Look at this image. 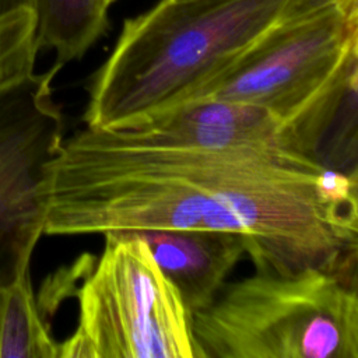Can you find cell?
Segmentation results:
<instances>
[{
	"label": "cell",
	"instance_id": "15",
	"mask_svg": "<svg viewBox=\"0 0 358 358\" xmlns=\"http://www.w3.org/2000/svg\"><path fill=\"white\" fill-rule=\"evenodd\" d=\"M1 289H3V288H0V302H1Z\"/></svg>",
	"mask_w": 358,
	"mask_h": 358
},
{
	"label": "cell",
	"instance_id": "4",
	"mask_svg": "<svg viewBox=\"0 0 358 358\" xmlns=\"http://www.w3.org/2000/svg\"><path fill=\"white\" fill-rule=\"evenodd\" d=\"M201 358H358L357 273L256 271L192 315Z\"/></svg>",
	"mask_w": 358,
	"mask_h": 358
},
{
	"label": "cell",
	"instance_id": "13",
	"mask_svg": "<svg viewBox=\"0 0 358 358\" xmlns=\"http://www.w3.org/2000/svg\"><path fill=\"white\" fill-rule=\"evenodd\" d=\"M32 3L34 0H0V17L25 7L32 8Z\"/></svg>",
	"mask_w": 358,
	"mask_h": 358
},
{
	"label": "cell",
	"instance_id": "11",
	"mask_svg": "<svg viewBox=\"0 0 358 358\" xmlns=\"http://www.w3.org/2000/svg\"><path fill=\"white\" fill-rule=\"evenodd\" d=\"M35 13L25 7L0 17V88L34 73L39 52Z\"/></svg>",
	"mask_w": 358,
	"mask_h": 358
},
{
	"label": "cell",
	"instance_id": "2",
	"mask_svg": "<svg viewBox=\"0 0 358 358\" xmlns=\"http://www.w3.org/2000/svg\"><path fill=\"white\" fill-rule=\"evenodd\" d=\"M357 83L358 0H345L278 20L190 101L259 106L302 152L326 166L357 172Z\"/></svg>",
	"mask_w": 358,
	"mask_h": 358
},
{
	"label": "cell",
	"instance_id": "10",
	"mask_svg": "<svg viewBox=\"0 0 358 358\" xmlns=\"http://www.w3.org/2000/svg\"><path fill=\"white\" fill-rule=\"evenodd\" d=\"M0 358H59V343L39 312L29 270L1 289Z\"/></svg>",
	"mask_w": 358,
	"mask_h": 358
},
{
	"label": "cell",
	"instance_id": "6",
	"mask_svg": "<svg viewBox=\"0 0 358 358\" xmlns=\"http://www.w3.org/2000/svg\"><path fill=\"white\" fill-rule=\"evenodd\" d=\"M62 67L0 88V288L29 270L43 235L49 166L64 138L52 91Z\"/></svg>",
	"mask_w": 358,
	"mask_h": 358
},
{
	"label": "cell",
	"instance_id": "7",
	"mask_svg": "<svg viewBox=\"0 0 358 358\" xmlns=\"http://www.w3.org/2000/svg\"><path fill=\"white\" fill-rule=\"evenodd\" d=\"M109 131L127 143L158 148H288L302 152L267 110L215 98L189 101Z\"/></svg>",
	"mask_w": 358,
	"mask_h": 358
},
{
	"label": "cell",
	"instance_id": "12",
	"mask_svg": "<svg viewBox=\"0 0 358 358\" xmlns=\"http://www.w3.org/2000/svg\"><path fill=\"white\" fill-rule=\"evenodd\" d=\"M340 1L345 0H285L278 20L282 21L303 17Z\"/></svg>",
	"mask_w": 358,
	"mask_h": 358
},
{
	"label": "cell",
	"instance_id": "8",
	"mask_svg": "<svg viewBox=\"0 0 358 358\" xmlns=\"http://www.w3.org/2000/svg\"><path fill=\"white\" fill-rule=\"evenodd\" d=\"M193 315L210 306L245 253L232 232L197 229L134 231Z\"/></svg>",
	"mask_w": 358,
	"mask_h": 358
},
{
	"label": "cell",
	"instance_id": "9",
	"mask_svg": "<svg viewBox=\"0 0 358 358\" xmlns=\"http://www.w3.org/2000/svg\"><path fill=\"white\" fill-rule=\"evenodd\" d=\"M106 0H34L38 49H53L56 63L81 59L109 27Z\"/></svg>",
	"mask_w": 358,
	"mask_h": 358
},
{
	"label": "cell",
	"instance_id": "14",
	"mask_svg": "<svg viewBox=\"0 0 358 358\" xmlns=\"http://www.w3.org/2000/svg\"><path fill=\"white\" fill-rule=\"evenodd\" d=\"M106 1H108V3H109V4H112V3H113V1H115V0H106Z\"/></svg>",
	"mask_w": 358,
	"mask_h": 358
},
{
	"label": "cell",
	"instance_id": "1",
	"mask_svg": "<svg viewBox=\"0 0 358 358\" xmlns=\"http://www.w3.org/2000/svg\"><path fill=\"white\" fill-rule=\"evenodd\" d=\"M357 179L288 148H158L85 126L50 162L43 234L221 231L256 271L357 273Z\"/></svg>",
	"mask_w": 358,
	"mask_h": 358
},
{
	"label": "cell",
	"instance_id": "3",
	"mask_svg": "<svg viewBox=\"0 0 358 358\" xmlns=\"http://www.w3.org/2000/svg\"><path fill=\"white\" fill-rule=\"evenodd\" d=\"M285 0H159L124 20L92 74L87 127L117 130L190 101L274 25Z\"/></svg>",
	"mask_w": 358,
	"mask_h": 358
},
{
	"label": "cell",
	"instance_id": "5",
	"mask_svg": "<svg viewBox=\"0 0 358 358\" xmlns=\"http://www.w3.org/2000/svg\"><path fill=\"white\" fill-rule=\"evenodd\" d=\"M98 259L77 263L78 322L59 358H201L192 313L133 232L106 234Z\"/></svg>",
	"mask_w": 358,
	"mask_h": 358
}]
</instances>
